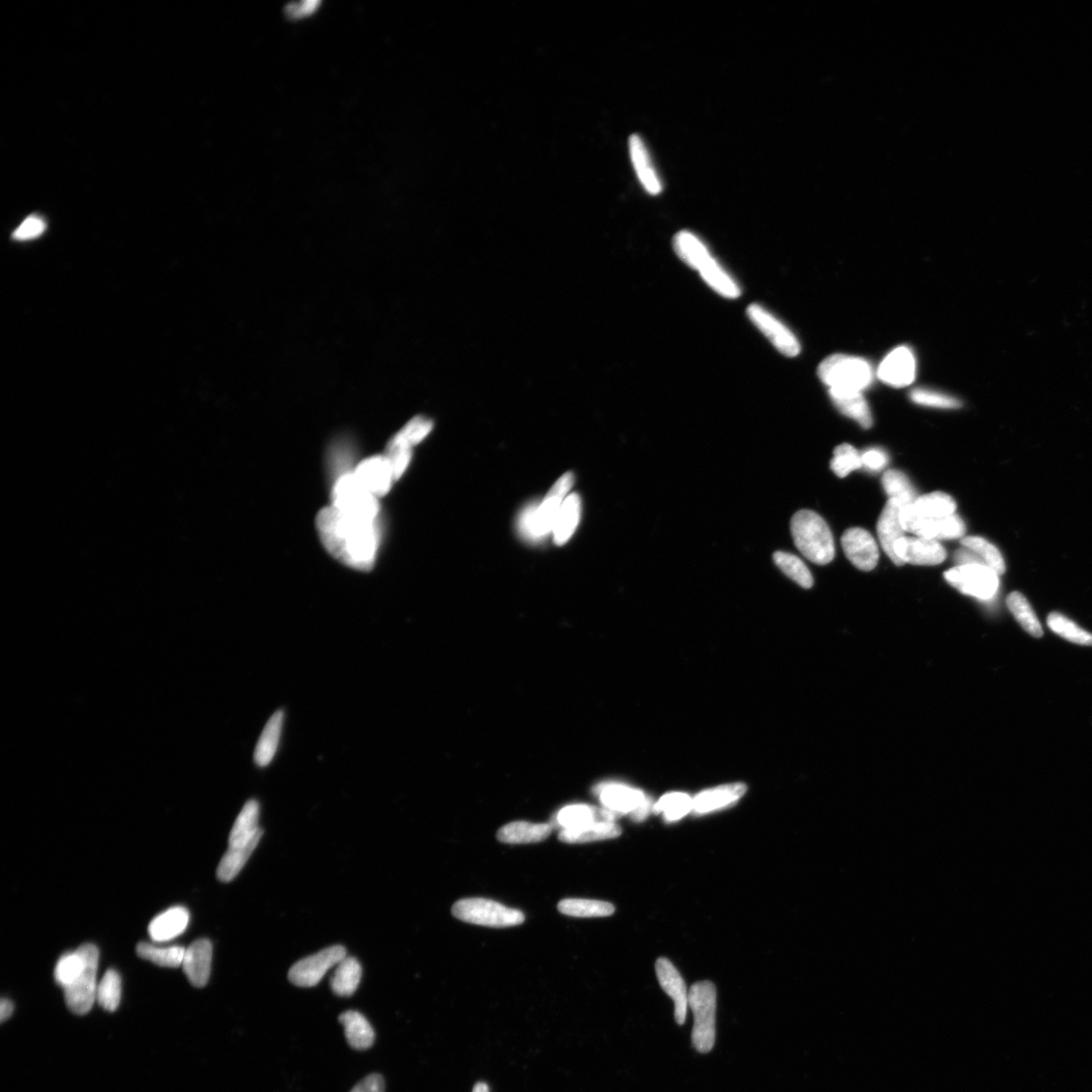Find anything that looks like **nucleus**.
I'll list each match as a JSON object with an SVG mask.
<instances>
[{"label": "nucleus", "mask_w": 1092, "mask_h": 1092, "mask_svg": "<svg viewBox=\"0 0 1092 1092\" xmlns=\"http://www.w3.org/2000/svg\"><path fill=\"white\" fill-rule=\"evenodd\" d=\"M316 527L327 552L337 561L360 572L375 566L380 544L379 521L354 518L330 506L319 511Z\"/></svg>", "instance_id": "obj_1"}, {"label": "nucleus", "mask_w": 1092, "mask_h": 1092, "mask_svg": "<svg viewBox=\"0 0 1092 1092\" xmlns=\"http://www.w3.org/2000/svg\"><path fill=\"white\" fill-rule=\"evenodd\" d=\"M792 532L796 547L811 562L824 566L836 554L831 531L818 513L811 510L797 512L792 520Z\"/></svg>", "instance_id": "obj_2"}, {"label": "nucleus", "mask_w": 1092, "mask_h": 1092, "mask_svg": "<svg viewBox=\"0 0 1092 1092\" xmlns=\"http://www.w3.org/2000/svg\"><path fill=\"white\" fill-rule=\"evenodd\" d=\"M574 481L573 474H565L557 479L543 502L538 505H531L523 511L518 526L520 534L524 537L531 541H538L549 534L553 535L559 509H561L566 495L571 491Z\"/></svg>", "instance_id": "obj_3"}, {"label": "nucleus", "mask_w": 1092, "mask_h": 1092, "mask_svg": "<svg viewBox=\"0 0 1092 1092\" xmlns=\"http://www.w3.org/2000/svg\"><path fill=\"white\" fill-rule=\"evenodd\" d=\"M716 999V988L713 982H697L689 990V1008L694 1015L692 1044L701 1054L709 1053L715 1045Z\"/></svg>", "instance_id": "obj_4"}, {"label": "nucleus", "mask_w": 1092, "mask_h": 1092, "mask_svg": "<svg viewBox=\"0 0 1092 1092\" xmlns=\"http://www.w3.org/2000/svg\"><path fill=\"white\" fill-rule=\"evenodd\" d=\"M819 376L831 389L857 390L871 386L874 372L870 363L863 359L836 354L824 359L819 368Z\"/></svg>", "instance_id": "obj_5"}, {"label": "nucleus", "mask_w": 1092, "mask_h": 1092, "mask_svg": "<svg viewBox=\"0 0 1092 1092\" xmlns=\"http://www.w3.org/2000/svg\"><path fill=\"white\" fill-rule=\"evenodd\" d=\"M331 498V506L349 516L379 521V499L360 484L353 472L337 477L332 487Z\"/></svg>", "instance_id": "obj_6"}, {"label": "nucleus", "mask_w": 1092, "mask_h": 1092, "mask_svg": "<svg viewBox=\"0 0 1092 1092\" xmlns=\"http://www.w3.org/2000/svg\"><path fill=\"white\" fill-rule=\"evenodd\" d=\"M452 914L459 920L487 928H511L522 925L526 917L518 910L486 899H466L452 907Z\"/></svg>", "instance_id": "obj_7"}, {"label": "nucleus", "mask_w": 1092, "mask_h": 1092, "mask_svg": "<svg viewBox=\"0 0 1092 1092\" xmlns=\"http://www.w3.org/2000/svg\"><path fill=\"white\" fill-rule=\"evenodd\" d=\"M79 948L84 956V969L79 978L64 989V994L68 1008L75 1015L84 1016L90 1013L96 1001L99 987L96 974L100 952L93 944H84Z\"/></svg>", "instance_id": "obj_8"}, {"label": "nucleus", "mask_w": 1092, "mask_h": 1092, "mask_svg": "<svg viewBox=\"0 0 1092 1092\" xmlns=\"http://www.w3.org/2000/svg\"><path fill=\"white\" fill-rule=\"evenodd\" d=\"M945 579L961 593L980 600H989L997 594L999 575L980 564L962 565L945 573Z\"/></svg>", "instance_id": "obj_9"}, {"label": "nucleus", "mask_w": 1092, "mask_h": 1092, "mask_svg": "<svg viewBox=\"0 0 1092 1092\" xmlns=\"http://www.w3.org/2000/svg\"><path fill=\"white\" fill-rule=\"evenodd\" d=\"M605 810L620 815L630 814L635 821H643L651 811V802L639 790L617 783L600 784L595 789Z\"/></svg>", "instance_id": "obj_10"}, {"label": "nucleus", "mask_w": 1092, "mask_h": 1092, "mask_svg": "<svg viewBox=\"0 0 1092 1092\" xmlns=\"http://www.w3.org/2000/svg\"><path fill=\"white\" fill-rule=\"evenodd\" d=\"M346 957L342 946H332L317 954L307 957L290 968L289 979L300 988H313L321 981L325 974L339 965Z\"/></svg>", "instance_id": "obj_11"}, {"label": "nucleus", "mask_w": 1092, "mask_h": 1092, "mask_svg": "<svg viewBox=\"0 0 1092 1092\" xmlns=\"http://www.w3.org/2000/svg\"><path fill=\"white\" fill-rule=\"evenodd\" d=\"M747 314L753 325L781 353L793 358L801 352V344L793 332L768 310L761 305L753 304L749 306Z\"/></svg>", "instance_id": "obj_12"}, {"label": "nucleus", "mask_w": 1092, "mask_h": 1092, "mask_svg": "<svg viewBox=\"0 0 1092 1092\" xmlns=\"http://www.w3.org/2000/svg\"><path fill=\"white\" fill-rule=\"evenodd\" d=\"M655 973L662 989L673 999L674 1016L680 1026L685 1024L689 1007V992L676 967L667 958H659Z\"/></svg>", "instance_id": "obj_13"}, {"label": "nucleus", "mask_w": 1092, "mask_h": 1092, "mask_svg": "<svg viewBox=\"0 0 1092 1092\" xmlns=\"http://www.w3.org/2000/svg\"><path fill=\"white\" fill-rule=\"evenodd\" d=\"M841 546L849 561L857 569L870 572L875 569L879 549L874 537L863 528L848 529L841 537Z\"/></svg>", "instance_id": "obj_14"}, {"label": "nucleus", "mask_w": 1092, "mask_h": 1092, "mask_svg": "<svg viewBox=\"0 0 1092 1092\" xmlns=\"http://www.w3.org/2000/svg\"><path fill=\"white\" fill-rule=\"evenodd\" d=\"M895 554L903 564L937 566L947 556L946 549L937 540L904 536L894 546Z\"/></svg>", "instance_id": "obj_15"}, {"label": "nucleus", "mask_w": 1092, "mask_h": 1092, "mask_svg": "<svg viewBox=\"0 0 1092 1092\" xmlns=\"http://www.w3.org/2000/svg\"><path fill=\"white\" fill-rule=\"evenodd\" d=\"M353 474L360 484L378 499L386 496L396 482L393 468L388 458L374 456L366 458L355 467Z\"/></svg>", "instance_id": "obj_16"}, {"label": "nucleus", "mask_w": 1092, "mask_h": 1092, "mask_svg": "<svg viewBox=\"0 0 1092 1092\" xmlns=\"http://www.w3.org/2000/svg\"><path fill=\"white\" fill-rule=\"evenodd\" d=\"M917 362L912 351L901 346L888 354L879 367L877 375L883 383L895 387L910 386L916 378Z\"/></svg>", "instance_id": "obj_17"}, {"label": "nucleus", "mask_w": 1092, "mask_h": 1092, "mask_svg": "<svg viewBox=\"0 0 1092 1092\" xmlns=\"http://www.w3.org/2000/svg\"><path fill=\"white\" fill-rule=\"evenodd\" d=\"M212 946L209 940H195L188 949L182 961L183 972L194 988H205L210 979Z\"/></svg>", "instance_id": "obj_18"}, {"label": "nucleus", "mask_w": 1092, "mask_h": 1092, "mask_svg": "<svg viewBox=\"0 0 1092 1092\" xmlns=\"http://www.w3.org/2000/svg\"><path fill=\"white\" fill-rule=\"evenodd\" d=\"M901 507L902 505L900 502L890 499L877 523V534L881 546L885 554L899 566L904 564L896 556L894 546L900 539L905 536V531L900 520Z\"/></svg>", "instance_id": "obj_19"}, {"label": "nucleus", "mask_w": 1092, "mask_h": 1092, "mask_svg": "<svg viewBox=\"0 0 1092 1092\" xmlns=\"http://www.w3.org/2000/svg\"><path fill=\"white\" fill-rule=\"evenodd\" d=\"M628 146L630 159L639 182L646 192L652 195L660 194L663 192V183L644 140L639 135L630 136Z\"/></svg>", "instance_id": "obj_20"}, {"label": "nucleus", "mask_w": 1092, "mask_h": 1092, "mask_svg": "<svg viewBox=\"0 0 1092 1092\" xmlns=\"http://www.w3.org/2000/svg\"><path fill=\"white\" fill-rule=\"evenodd\" d=\"M189 922V910L183 907H174L153 919L150 922L148 933L154 942H168L181 936L188 928Z\"/></svg>", "instance_id": "obj_21"}, {"label": "nucleus", "mask_w": 1092, "mask_h": 1092, "mask_svg": "<svg viewBox=\"0 0 1092 1092\" xmlns=\"http://www.w3.org/2000/svg\"><path fill=\"white\" fill-rule=\"evenodd\" d=\"M260 813L261 807L256 801H250L244 805L230 832L229 848L247 846L257 837L262 836L263 831L259 823Z\"/></svg>", "instance_id": "obj_22"}, {"label": "nucleus", "mask_w": 1092, "mask_h": 1092, "mask_svg": "<svg viewBox=\"0 0 1092 1092\" xmlns=\"http://www.w3.org/2000/svg\"><path fill=\"white\" fill-rule=\"evenodd\" d=\"M616 819V816L605 808L598 810L590 805L573 804L562 808L556 815L555 821L556 825L562 830H574L598 821L615 822Z\"/></svg>", "instance_id": "obj_23"}, {"label": "nucleus", "mask_w": 1092, "mask_h": 1092, "mask_svg": "<svg viewBox=\"0 0 1092 1092\" xmlns=\"http://www.w3.org/2000/svg\"><path fill=\"white\" fill-rule=\"evenodd\" d=\"M830 396L838 409L869 429L873 424L871 411L862 393L857 390L830 389Z\"/></svg>", "instance_id": "obj_24"}, {"label": "nucleus", "mask_w": 1092, "mask_h": 1092, "mask_svg": "<svg viewBox=\"0 0 1092 1092\" xmlns=\"http://www.w3.org/2000/svg\"><path fill=\"white\" fill-rule=\"evenodd\" d=\"M552 831L553 825L549 823L514 821L504 825L497 833V839L510 845H523L543 841L550 836Z\"/></svg>", "instance_id": "obj_25"}, {"label": "nucleus", "mask_w": 1092, "mask_h": 1092, "mask_svg": "<svg viewBox=\"0 0 1092 1092\" xmlns=\"http://www.w3.org/2000/svg\"><path fill=\"white\" fill-rule=\"evenodd\" d=\"M747 792L744 784L717 787L700 793L694 799V812L705 814L735 803Z\"/></svg>", "instance_id": "obj_26"}, {"label": "nucleus", "mask_w": 1092, "mask_h": 1092, "mask_svg": "<svg viewBox=\"0 0 1092 1092\" xmlns=\"http://www.w3.org/2000/svg\"><path fill=\"white\" fill-rule=\"evenodd\" d=\"M582 514V502L578 494L566 497L559 509L553 530L554 541L556 546H564L571 539L578 527Z\"/></svg>", "instance_id": "obj_27"}, {"label": "nucleus", "mask_w": 1092, "mask_h": 1092, "mask_svg": "<svg viewBox=\"0 0 1092 1092\" xmlns=\"http://www.w3.org/2000/svg\"><path fill=\"white\" fill-rule=\"evenodd\" d=\"M673 245L679 259L696 271L713 257L703 240L687 230L674 236Z\"/></svg>", "instance_id": "obj_28"}, {"label": "nucleus", "mask_w": 1092, "mask_h": 1092, "mask_svg": "<svg viewBox=\"0 0 1092 1092\" xmlns=\"http://www.w3.org/2000/svg\"><path fill=\"white\" fill-rule=\"evenodd\" d=\"M965 534V523L956 514L951 515V516L935 519L922 517L916 532H914V535L919 537L937 541L938 539L960 538Z\"/></svg>", "instance_id": "obj_29"}, {"label": "nucleus", "mask_w": 1092, "mask_h": 1092, "mask_svg": "<svg viewBox=\"0 0 1092 1092\" xmlns=\"http://www.w3.org/2000/svg\"><path fill=\"white\" fill-rule=\"evenodd\" d=\"M620 834L621 829L615 821H598L579 829L562 830L558 839L566 843H585L616 839Z\"/></svg>", "instance_id": "obj_30"}, {"label": "nucleus", "mask_w": 1092, "mask_h": 1092, "mask_svg": "<svg viewBox=\"0 0 1092 1092\" xmlns=\"http://www.w3.org/2000/svg\"><path fill=\"white\" fill-rule=\"evenodd\" d=\"M339 1022L343 1025L345 1037L353 1049L367 1050L374 1045V1028L359 1011H346L340 1016Z\"/></svg>", "instance_id": "obj_31"}, {"label": "nucleus", "mask_w": 1092, "mask_h": 1092, "mask_svg": "<svg viewBox=\"0 0 1092 1092\" xmlns=\"http://www.w3.org/2000/svg\"><path fill=\"white\" fill-rule=\"evenodd\" d=\"M285 713L282 712L275 713L266 723L264 730L261 735L259 743H257L254 761L257 766H269L277 753Z\"/></svg>", "instance_id": "obj_32"}, {"label": "nucleus", "mask_w": 1092, "mask_h": 1092, "mask_svg": "<svg viewBox=\"0 0 1092 1092\" xmlns=\"http://www.w3.org/2000/svg\"><path fill=\"white\" fill-rule=\"evenodd\" d=\"M701 278L707 285L724 298L735 299L741 296V289L721 264L713 256L698 271Z\"/></svg>", "instance_id": "obj_33"}, {"label": "nucleus", "mask_w": 1092, "mask_h": 1092, "mask_svg": "<svg viewBox=\"0 0 1092 1092\" xmlns=\"http://www.w3.org/2000/svg\"><path fill=\"white\" fill-rule=\"evenodd\" d=\"M362 968L357 959L346 956L337 965L331 979V989L337 996L351 997L361 980Z\"/></svg>", "instance_id": "obj_34"}, {"label": "nucleus", "mask_w": 1092, "mask_h": 1092, "mask_svg": "<svg viewBox=\"0 0 1092 1092\" xmlns=\"http://www.w3.org/2000/svg\"><path fill=\"white\" fill-rule=\"evenodd\" d=\"M263 836V834H262ZM257 837L247 846L241 848H229L226 854L221 858L217 870V876L221 881L230 882L241 871L247 861L250 860L254 850L262 838Z\"/></svg>", "instance_id": "obj_35"}, {"label": "nucleus", "mask_w": 1092, "mask_h": 1092, "mask_svg": "<svg viewBox=\"0 0 1092 1092\" xmlns=\"http://www.w3.org/2000/svg\"><path fill=\"white\" fill-rule=\"evenodd\" d=\"M565 916L573 918H605L615 913V905L606 901L569 899L558 903Z\"/></svg>", "instance_id": "obj_36"}, {"label": "nucleus", "mask_w": 1092, "mask_h": 1092, "mask_svg": "<svg viewBox=\"0 0 1092 1092\" xmlns=\"http://www.w3.org/2000/svg\"><path fill=\"white\" fill-rule=\"evenodd\" d=\"M1007 605L1017 619L1020 626H1022L1028 635L1036 638L1043 636L1044 632L1038 619L1031 604L1024 596L1022 593H1010L1007 598Z\"/></svg>", "instance_id": "obj_37"}, {"label": "nucleus", "mask_w": 1092, "mask_h": 1092, "mask_svg": "<svg viewBox=\"0 0 1092 1092\" xmlns=\"http://www.w3.org/2000/svg\"><path fill=\"white\" fill-rule=\"evenodd\" d=\"M914 506L921 516L928 519L951 516L957 509V504L952 497L943 492H934L919 497L914 502Z\"/></svg>", "instance_id": "obj_38"}, {"label": "nucleus", "mask_w": 1092, "mask_h": 1092, "mask_svg": "<svg viewBox=\"0 0 1092 1092\" xmlns=\"http://www.w3.org/2000/svg\"><path fill=\"white\" fill-rule=\"evenodd\" d=\"M884 491L890 499L900 502L902 506L917 501V492L907 475L898 469L886 470L882 477Z\"/></svg>", "instance_id": "obj_39"}, {"label": "nucleus", "mask_w": 1092, "mask_h": 1092, "mask_svg": "<svg viewBox=\"0 0 1092 1092\" xmlns=\"http://www.w3.org/2000/svg\"><path fill=\"white\" fill-rule=\"evenodd\" d=\"M963 547L971 550L979 556L981 563L999 576L1006 573L1005 559L999 553V550L991 545L989 541L979 536H967L961 540Z\"/></svg>", "instance_id": "obj_40"}, {"label": "nucleus", "mask_w": 1092, "mask_h": 1092, "mask_svg": "<svg viewBox=\"0 0 1092 1092\" xmlns=\"http://www.w3.org/2000/svg\"><path fill=\"white\" fill-rule=\"evenodd\" d=\"M136 949L144 960L168 968L182 966L185 953V949L181 946L162 948L149 943H140Z\"/></svg>", "instance_id": "obj_41"}, {"label": "nucleus", "mask_w": 1092, "mask_h": 1092, "mask_svg": "<svg viewBox=\"0 0 1092 1092\" xmlns=\"http://www.w3.org/2000/svg\"><path fill=\"white\" fill-rule=\"evenodd\" d=\"M1047 624L1054 634L1067 639V641L1080 645L1092 646V635L1079 627L1076 623H1073L1069 618L1058 614V612H1052L1047 618Z\"/></svg>", "instance_id": "obj_42"}, {"label": "nucleus", "mask_w": 1092, "mask_h": 1092, "mask_svg": "<svg viewBox=\"0 0 1092 1092\" xmlns=\"http://www.w3.org/2000/svg\"><path fill=\"white\" fill-rule=\"evenodd\" d=\"M694 811V799L685 793H669L663 796L654 806L655 813H662L665 821H677Z\"/></svg>", "instance_id": "obj_43"}, {"label": "nucleus", "mask_w": 1092, "mask_h": 1092, "mask_svg": "<svg viewBox=\"0 0 1092 1092\" xmlns=\"http://www.w3.org/2000/svg\"><path fill=\"white\" fill-rule=\"evenodd\" d=\"M773 557L779 569L789 576L790 579L802 585L804 589H811L812 587L813 578L812 573L801 558L783 552L775 553Z\"/></svg>", "instance_id": "obj_44"}, {"label": "nucleus", "mask_w": 1092, "mask_h": 1092, "mask_svg": "<svg viewBox=\"0 0 1092 1092\" xmlns=\"http://www.w3.org/2000/svg\"><path fill=\"white\" fill-rule=\"evenodd\" d=\"M84 956L80 948L75 952L66 953L59 959L55 968V980L64 989L70 987L83 973Z\"/></svg>", "instance_id": "obj_45"}, {"label": "nucleus", "mask_w": 1092, "mask_h": 1092, "mask_svg": "<svg viewBox=\"0 0 1092 1092\" xmlns=\"http://www.w3.org/2000/svg\"><path fill=\"white\" fill-rule=\"evenodd\" d=\"M121 998V976L117 971L110 969L103 975L97 987L96 1001L103 1009L115 1011L120 1006Z\"/></svg>", "instance_id": "obj_46"}, {"label": "nucleus", "mask_w": 1092, "mask_h": 1092, "mask_svg": "<svg viewBox=\"0 0 1092 1092\" xmlns=\"http://www.w3.org/2000/svg\"><path fill=\"white\" fill-rule=\"evenodd\" d=\"M862 467V457L851 444H841L834 449L831 467L839 477H846L853 470Z\"/></svg>", "instance_id": "obj_47"}, {"label": "nucleus", "mask_w": 1092, "mask_h": 1092, "mask_svg": "<svg viewBox=\"0 0 1092 1092\" xmlns=\"http://www.w3.org/2000/svg\"><path fill=\"white\" fill-rule=\"evenodd\" d=\"M412 456V447L407 446V444L399 441L395 437L390 438L386 448L385 457L393 468L396 481L402 477L406 469L409 467Z\"/></svg>", "instance_id": "obj_48"}, {"label": "nucleus", "mask_w": 1092, "mask_h": 1092, "mask_svg": "<svg viewBox=\"0 0 1092 1092\" xmlns=\"http://www.w3.org/2000/svg\"><path fill=\"white\" fill-rule=\"evenodd\" d=\"M433 429V422L424 416L414 417L394 437L407 446L414 447L428 437Z\"/></svg>", "instance_id": "obj_49"}, {"label": "nucleus", "mask_w": 1092, "mask_h": 1092, "mask_svg": "<svg viewBox=\"0 0 1092 1092\" xmlns=\"http://www.w3.org/2000/svg\"><path fill=\"white\" fill-rule=\"evenodd\" d=\"M910 397L913 403L939 409H957L962 406L956 398L931 389H916L911 390Z\"/></svg>", "instance_id": "obj_50"}, {"label": "nucleus", "mask_w": 1092, "mask_h": 1092, "mask_svg": "<svg viewBox=\"0 0 1092 1092\" xmlns=\"http://www.w3.org/2000/svg\"><path fill=\"white\" fill-rule=\"evenodd\" d=\"M46 230L45 221L37 216L26 218L17 228L13 237L16 241H29L40 237Z\"/></svg>", "instance_id": "obj_51"}, {"label": "nucleus", "mask_w": 1092, "mask_h": 1092, "mask_svg": "<svg viewBox=\"0 0 1092 1092\" xmlns=\"http://www.w3.org/2000/svg\"><path fill=\"white\" fill-rule=\"evenodd\" d=\"M385 1080L379 1074H370L353 1087L350 1092H385Z\"/></svg>", "instance_id": "obj_52"}, {"label": "nucleus", "mask_w": 1092, "mask_h": 1092, "mask_svg": "<svg viewBox=\"0 0 1092 1092\" xmlns=\"http://www.w3.org/2000/svg\"><path fill=\"white\" fill-rule=\"evenodd\" d=\"M861 457L863 466L868 469L879 470L888 464V457L880 449H869Z\"/></svg>", "instance_id": "obj_53"}, {"label": "nucleus", "mask_w": 1092, "mask_h": 1092, "mask_svg": "<svg viewBox=\"0 0 1092 1092\" xmlns=\"http://www.w3.org/2000/svg\"><path fill=\"white\" fill-rule=\"evenodd\" d=\"M13 1013V1002L10 999H4L2 1002H0V1018H2V1022H5L6 1019L10 1018Z\"/></svg>", "instance_id": "obj_54"}, {"label": "nucleus", "mask_w": 1092, "mask_h": 1092, "mask_svg": "<svg viewBox=\"0 0 1092 1092\" xmlns=\"http://www.w3.org/2000/svg\"><path fill=\"white\" fill-rule=\"evenodd\" d=\"M473 1092H490L489 1087L485 1082H478L474 1087Z\"/></svg>", "instance_id": "obj_55"}]
</instances>
